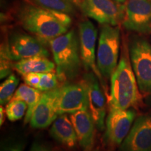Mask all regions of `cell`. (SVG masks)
Here are the masks:
<instances>
[{
  "instance_id": "obj_11",
  "label": "cell",
  "mask_w": 151,
  "mask_h": 151,
  "mask_svg": "<svg viewBox=\"0 0 151 151\" xmlns=\"http://www.w3.org/2000/svg\"><path fill=\"white\" fill-rule=\"evenodd\" d=\"M7 46L11 58L16 61L36 56L46 58L49 56V52L44 43L37 37L26 34L16 33L13 35Z\"/></svg>"
},
{
  "instance_id": "obj_21",
  "label": "cell",
  "mask_w": 151,
  "mask_h": 151,
  "mask_svg": "<svg viewBox=\"0 0 151 151\" xmlns=\"http://www.w3.org/2000/svg\"><path fill=\"white\" fill-rule=\"evenodd\" d=\"M27 111V104L20 99H12L6 107V114L7 118L11 122L20 120Z\"/></svg>"
},
{
  "instance_id": "obj_6",
  "label": "cell",
  "mask_w": 151,
  "mask_h": 151,
  "mask_svg": "<svg viewBox=\"0 0 151 151\" xmlns=\"http://www.w3.org/2000/svg\"><path fill=\"white\" fill-rule=\"evenodd\" d=\"M79 6L84 15L101 24L117 26L123 20L124 4L114 0H81Z\"/></svg>"
},
{
  "instance_id": "obj_29",
  "label": "cell",
  "mask_w": 151,
  "mask_h": 151,
  "mask_svg": "<svg viewBox=\"0 0 151 151\" xmlns=\"http://www.w3.org/2000/svg\"><path fill=\"white\" fill-rule=\"evenodd\" d=\"M114 1H116V2H118V3L124 4V2H126V1H127V0H114Z\"/></svg>"
},
{
  "instance_id": "obj_30",
  "label": "cell",
  "mask_w": 151,
  "mask_h": 151,
  "mask_svg": "<svg viewBox=\"0 0 151 151\" xmlns=\"http://www.w3.org/2000/svg\"><path fill=\"white\" fill-rule=\"evenodd\" d=\"M94 151H97V150H94Z\"/></svg>"
},
{
  "instance_id": "obj_26",
  "label": "cell",
  "mask_w": 151,
  "mask_h": 151,
  "mask_svg": "<svg viewBox=\"0 0 151 151\" xmlns=\"http://www.w3.org/2000/svg\"><path fill=\"white\" fill-rule=\"evenodd\" d=\"M29 151H52L48 146H45L43 143L39 142H35L32 146Z\"/></svg>"
},
{
  "instance_id": "obj_20",
  "label": "cell",
  "mask_w": 151,
  "mask_h": 151,
  "mask_svg": "<svg viewBox=\"0 0 151 151\" xmlns=\"http://www.w3.org/2000/svg\"><path fill=\"white\" fill-rule=\"evenodd\" d=\"M19 79L16 75L11 73L0 86V104H6L12 99L14 91L18 85Z\"/></svg>"
},
{
  "instance_id": "obj_7",
  "label": "cell",
  "mask_w": 151,
  "mask_h": 151,
  "mask_svg": "<svg viewBox=\"0 0 151 151\" xmlns=\"http://www.w3.org/2000/svg\"><path fill=\"white\" fill-rule=\"evenodd\" d=\"M55 107L58 115L88 110V94L83 83H67L57 88Z\"/></svg>"
},
{
  "instance_id": "obj_8",
  "label": "cell",
  "mask_w": 151,
  "mask_h": 151,
  "mask_svg": "<svg viewBox=\"0 0 151 151\" xmlns=\"http://www.w3.org/2000/svg\"><path fill=\"white\" fill-rule=\"evenodd\" d=\"M79 43L82 65L87 71H91L99 79L103 88H106L104 78L97 67L95 55V46L97 30L90 20H85L79 24Z\"/></svg>"
},
{
  "instance_id": "obj_14",
  "label": "cell",
  "mask_w": 151,
  "mask_h": 151,
  "mask_svg": "<svg viewBox=\"0 0 151 151\" xmlns=\"http://www.w3.org/2000/svg\"><path fill=\"white\" fill-rule=\"evenodd\" d=\"M56 92L57 88L42 92L30 120L32 127L35 129L46 128L59 116L55 107Z\"/></svg>"
},
{
  "instance_id": "obj_24",
  "label": "cell",
  "mask_w": 151,
  "mask_h": 151,
  "mask_svg": "<svg viewBox=\"0 0 151 151\" xmlns=\"http://www.w3.org/2000/svg\"><path fill=\"white\" fill-rule=\"evenodd\" d=\"M25 143L23 141L9 139L1 145V151H23Z\"/></svg>"
},
{
  "instance_id": "obj_3",
  "label": "cell",
  "mask_w": 151,
  "mask_h": 151,
  "mask_svg": "<svg viewBox=\"0 0 151 151\" xmlns=\"http://www.w3.org/2000/svg\"><path fill=\"white\" fill-rule=\"evenodd\" d=\"M49 43L59 80L65 81L76 78L80 71L82 61L79 37L74 30L68 31Z\"/></svg>"
},
{
  "instance_id": "obj_22",
  "label": "cell",
  "mask_w": 151,
  "mask_h": 151,
  "mask_svg": "<svg viewBox=\"0 0 151 151\" xmlns=\"http://www.w3.org/2000/svg\"><path fill=\"white\" fill-rule=\"evenodd\" d=\"M12 58L9 53L8 46L4 44L1 47V68H0V77L2 79L5 77L8 76L9 74H11L12 67H14V65H12L11 61Z\"/></svg>"
},
{
  "instance_id": "obj_10",
  "label": "cell",
  "mask_w": 151,
  "mask_h": 151,
  "mask_svg": "<svg viewBox=\"0 0 151 151\" xmlns=\"http://www.w3.org/2000/svg\"><path fill=\"white\" fill-rule=\"evenodd\" d=\"M136 117L133 109H119L110 108L106 120L105 139L113 146L122 143L132 127Z\"/></svg>"
},
{
  "instance_id": "obj_27",
  "label": "cell",
  "mask_w": 151,
  "mask_h": 151,
  "mask_svg": "<svg viewBox=\"0 0 151 151\" xmlns=\"http://www.w3.org/2000/svg\"><path fill=\"white\" fill-rule=\"evenodd\" d=\"M4 116H5V111L4 109L1 106L0 107V125H2L4 121Z\"/></svg>"
},
{
  "instance_id": "obj_5",
  "label": "cell",
  "mask_w": 151,
  "mask_h": 151,
  "mask_svg": "<svg viewBox=\"0 0 151 151\" xmlns=\"http://www.w3.org/2000/svg\"><path fill=\"white\" fill-rule=\"evenodd\" d=\"M129 52L139 90L151 94V45L146 39L136 38L130 43Z\"/></svg>"
},
{
  "instance_id": "obj_17",
  "label": "cell",
  "mask_w": 151,
  "mask_h": 151,
  "mask_svg": "<svg viewBox=\"0 0 151 151\" xmlns=\"http://www.w3.org/2000/svg\"><path fill=\"white\" fill-rule=\"evenodd\" d=\"M55 67V64L48 58L42 56L19 60L14 65L15 70L22 76L29 73L51 72Z\"/></svg>"
},
{
  "instance_id": "obj_13",
  "label": "cell",
  "mask_w": 151,
  "mask_h": 151,
  "mask_svg": "<svg viewBox=\"0 0 151 151\" xmlns=\"http://www.w3.org/2000/svg\"><path fill=\"white\" fill-rule=\"evenodd\" d=\"M121 151H151V116H141L120 146Z\"/></svg>"
},
{
  "instance_id": "obj_9",
  "label": "cell",
  "mask_w": 151,
  "mask_h": 151,
  "mask_svg": "<svg viewBox=\"0 0 151 151\" xmlns=\"http://www.w3.org/2000/svg\"><path fill=\"white\" fill-rule=\"evenodd\" d=\"M124 5V27L136 32L150 33L151 0H127Z\"/></svg>"
},
{
  "instance_id": "obj_1",
  "label": "cell",
  "mask_w": 151,
  "mask_h": 151,
  "mask_svg": "<svg viewBox=\"0 0 151 151\" xmlns=\"http://www.w3.org/2000/svg\"><path fill=\"white\" fill-rule=\"evenodd\" d=\"M18 13L22 27L44 43L67 33L71 23L70 15L46 10L27 2L22 5Z\"/></svg>"
},
{
  "instance_id": "obj_16",
  "label": "cell",
  "mask_w": 151,
  "mask_h": 151,
  "mask_svg": "<svg viewBox=\"0 0 151 151\" xmlns=\"http://www.w3.org/2000/svg\"><path fill=\"white\" fill-rule=\"evenodd\" d=\"M50 134L57 141L69 148H73L78 143L72 122L67 114L60 115L52 122Z\"/></svg>"
},
{
  "instance_id": "obj_15",
  "label": "cell",
  "mask_w": 151,
  "mask_h": 151,
  "mask_svg": "<svg viewBox=\"0 0 151 151\" xmlns=\"http://www.w3.org/2000/svg\"><path fill=\"white\" fill-rule=\"evenodd\" d=\"M70 119L81 148L84 151H91L94 142L96 124L90 111H77L71 114Z\"/></svg>"
},
{
  "instance_id": "obj_2",
  "label": "cell",
  "mask_w": 151,
  "mask_h": 151,
  "mask_svg": "<svg viewBox=\"0 0 151 151\" xmlns=\"http://www.w3.org/2000/svg\"><path fill=\"white\" fill-rule=\"evenodd\" d=\"M130 61L129 50L124 44L121 58L111 76L110 108L129 109L140 101L141 94Z\"/></svg>"
},
{
  "instance_id": "obj_18",
  "label": "cell",
  "mask_w": 151,
  "mask_h": 151,
  "mask_svg": "<svg viewBox=\"0 0 151 151\" xmlns=\"http://www.w3.org/2000/svg\"><path fill=\"white\" fill-rule=\"evenodd\" d=\"M41 93V90L27 84H22L15 92L14 98L24 101L27 104V111L24 117V123L30 122L34 111L39 101Z\"/></svg>"
},
{
  "instance_id": "obj_25",
  "label": "cell",
  "mask_w": 151,
  "mask_h": 151,
  "mask_svg": "<svg viewBox=\"0 0 151 151\" xmlns=\"http://www.w3.org/2000/svg\"><path fill=\"white\" fill-rule=\"evenodd\" d=\"M25 83L28 86L37 88L40 83L41 73H29L22 76Z\"/></svg>"
},
{
  "instance_id": "obj_19",
  "label": "cell",
  "mask_w": 151,
  "mask_h": 151,
  "mask_svg": "<svg viewBox=\"0 0 151 151\" xmlns=\"http://www.w3.org/2000/svg\"><path fill=\"white\" fill-rule=\"evenodd\" d=\"M27 3L46 10L71 15L76 11L75 4L69 0H26Z\"/></svg>"
},
{
  "instance_id": "obj_23",
  "label": "cell",
  "mask_w": 151,
  "mask_h": 151,
  "mask_svg": "<svg viewBox=\"0 0 151 151\" xmlns=\"http://www.w3.org/2000/svg\"><path fill=\"white\" fill-rule=\"evenodd\" d=\"M58 76L53 71L41 73V79L37 89L46 92L58 88Z\"/></svg>"
},
{
  "instance_id": "obj_4",
  "label": "cell",
  "mask_w": 151,
  "mask_h": 151,
  "mask_svg": "<svg viewBox=\"0 0 151 151\" xmlns=\"http://www.w3.org/2000/svg\"><path fill=\"white\" fill-rule=\"evenodd\" d=\"M120 45V28L103 24L101 27L97 52V64L103 78H109L118 65Z\"/></svg>"
},
{
  "instance_id": "obj_12",
  "label": "cell",
  "mask_w": 151,
  "mask_h": 151,
  "mask_svg": "<svg viewBox=\"0 0 151 151\" xmlns=\"http://www.w3.org/2000/svg\"><path fill=\"white\" fill-rule=\"evenodd\" d=\"M98 78L94 73H88L84 75L83 83L88 94V110L91 113L96 124L100 131L105 127L106 99Z\"/></svg>"
},
{
  "instance_id": "obj_28",
  "label": "cell",
  "mask_w": 151,
  "mask_h": 151,
  "mask_svg": "<svg viewBox=\"0 0 151 151\" xmlns=\"http://www.w3.org/2000/svg\"><path fill=\"white\" fill-rule=\"evenodd\" d=\"M69 1L73 2L76 6H80L81 0H69Z\"/></svg>"
}]
</instances>
